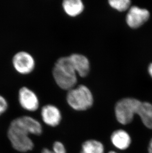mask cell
I'll return each instance as SVG.
<instances>
[{"mask_svg":"<svg viewBox=\"0 0 152 153\" xmlns=\"http://www.w3.org/2000/svg\"><path fill=\"white\" fill-rule=\"evenodd\" d=\"M137 114L140 116L144 124L152 129V105L149 102H141Z\"/></svg>","mask_w":152,"mask_h":153,"instance_id":"cell-12","label":"cell"},{"mask_svg":"<svg viewBox=\"0 0 152 153\" xmlns=\"http://www.w3.org/2000/svg\"><path fill=\"white\" fill-rule=\"evenodd\" d=\"M66 100L74 110L86 111L93 104V96L91 90L86 85H80L68 91Z\"/></svg>","mask_w":152,"mask_h":153,"instance_id":"cell-3","label":"cell"},{"mask_svg":"<svg viewBox=\"0 0 152 153\" xmlns=\"http://www.w3.org/2000/svg\"><path fill=\"white\" fill-rule=\"evenodd\" d=\"M141 102L139 100L130 98L120 100L115 106L117 120L123 125L131 123L134 119V116L137 114Z\"/></svg>","mask_w":152,"mask_h":153,"instance_id":"cell-4","label":"cell"},{"mask_svg":"<svg viewBox=\"0 0 152 153\" xmlns=\"http://www.w3.org/2000/svg\"><path fill=\"white\" fill-rule=\"evenodd\" d=\"M62 6L65 13L71 17L79 16L85 9L83 2L80 0H64Z\"/></svg>","mask_w":152,"mask_h":153,"instance_id":"cell-10","label":"cell"},{"mask_svg":"<svg viewBox=\"0 0 152 153\" xmlns=\"http://www.w3.org/2000/svg\"><path fill=\"white\" fill-rule=\"evenodd\" d=\"M149 72L150 74L152 77V64H151L149 67Z\"/></svg>","mask_w":152,"mask_h":153,"instance_id":"cell-19","label":"cell"},{"mask_svg":"<svg viewBox=\"0 0 152 153\" xmlns=\"http://www.w3.org/2000/svg\"><path fill=\"white\" fill-rule=\"evenodd\" d=\"M55 153H66V149L61 142L56 141L53 145V151Z\"/></svg>","mask_w":152,"mask_h":153,"instance_id":"cell-15","label":"cell"},{"mask_svg":"<svg viewBox=\"0 0 152 153\" xmlns=\"http://www.w3.org/2000/svg\"><path fill=\"white\" fill-rule=\"evenodd\" d=\"M80 153H104V147L97 140H87L82 145Z\"/></svg>","mask_w":152,"mask_h":153,"instance_id":"cell-13","label":"cell"},{"mask_svg":"<svg viewBox=\"0 0 152 153\" xmlns=\"http://www.w3.org/2000/svg\"><path fill=\"white\" fill-rule=\"evenodd\" d=\"M69 56L76 74L82 77L87 76L90 72V62L86 56L80 53H75Z\"/></svg>","mask_w":152,"mask_h":153,"instance_id":"cell-8","label":"cell"},{"mask_svg":"<svg viewBox=\"0 0 152 153\" xmlns=\"http://www.w3.org/2000/svg\"><path fill=\"white\" fill-rule=\"evenodd\" d=\"M12 65L16 72L22 75H27L33 72L36 62L32 55L24 51L17 52L12 58Z\"/></svg>","mask_w":152,"mask_h":153,"instance_id":"cell-5","label":"cell"},{"mask_svg":"<svg viewBox=\"0 0 152 153\" xmlns=\"http://www.w3.org/2000/svg\"><path fill=\"white\" fill-rule=\"evenodd\" d=\"M42 132V126L39 121L29 116H22L12 121L7 131V136L15 150L26 152L34 147L29 135H39Z\"/></svg>","mask_w":152,"mask_h":153,"instance_id":"cell-1","label":"cell"},{"mask_svg":"<svg viewBox=\"0 0 152 153\" xmlns=\"http://www.w3.org/2000/svg\"><path fill=\"white\" fill-rule=\"evenodd\" d=\"M42 153H55L52 151L48 149H44L42 151Z\"/></svg>","mask_w":152,"mask_h":153,"instance_id":"cell-17","label":"cell"},{"mask_svg":"<svg viewBox=\"0 0 152 153\" xmlns=\"http://www.w3.org/2000/svg\"><path fill=\"white\" fill-rule=\"evenodd\" d=\"M55 82L62 89L69 91L76 87L77 74L69 56H63L57 60L52 69Z\"/></svg>","mask_w":152,"mask_h":153,"instance_id":"cell-2","label":"cell"},{"mask_svg":"<svg viewBox=\"0 0 152 153\" xmlns=\"http://www.w3.org/2000/svg\"><path fill=\"white\" fill-rule=\"evenodd\" d=\"M149 153H152V139L151 141L150 142L149 146Z\"/></svg>","mask_w":152,"mask_h":153,"instance_id":"cell-18","label":"cell"},{"mask_svg":"<svg viewBox=\"0 0 152 153\" xmlns=\"http://www.w3.org/2000/svg\"><path fill=\"white\" fill-rule=\"evenodd\" d=\"M8 102L4 96L0 95V116L6 112L8 108Z\"/></svg>","mask_w":152,"mask_h":153,"instance_id":"cell-16","label":"cell"},{"mask_svg":"<svg viewBox=\"0 0 152 153\" xmlns=\"http://www.w3.org/2000/svg\"><path fill=\"white\" fill-rule=\"evenodd\" d=\"M109 153H117L116 152H114V151H111V152H109Z\"/></svg>","mask_w":152,"mask_h":153,"instance_id":"cell-20","label":"cell"},{"mask_svg":"<svg viewBox=\"0 0 152 153\" xmlns=\"http://www.w3.org/2000/svg\"><path fill=\"white\" fill-rule=\"evenodd\" d=\"M18 98L22 108L27 111H36L39 108V101L37 95L27 87H21L19 89Z\"/></svg>","mask_w":152,"mask_h":153,"instance_id":"cell-6","label":"cell"},{"mask_svg":"<svg viewBox=\"0 0 152 153\" xmlns=\"http://www.w3.org/2000/svg\"><path fill=\"white\" fill-rule=\"evenodd\" d=\"M108 4L111 7L119 12H124L127 10L131 5L129 0H110Z\"/></svg>","mask_w":152,"mask_h":153,"instance_id":"cell-14","label":"cell"},{"mask_svg":"<svg viewBox=\"0 0 152 153\" xmlns=\"http://www.w3.org/2000/svg\"><path fill=\"white\" fill-rule=\"evenodd\" d=\"M111 139L113 144L120 150H125L131 145V137L125 130H116L112 133Z\"/></svg>","mask_w":152,"mask_h":153,"instance_id":"cell-11","label":"cell"},{"mask_svg":"<svg viewBox=\"0 0 152 153\" xmlns=\"http://www.w3.org/2000/svg\"><path fill=\"white\" fill-rule=\"evenodd\" d=\"M41 116L44 122L52 127L58 125L61 120V111L58 107L52 105L44 106L41 111Z\"/></svg>","mask_w":152,"mask_h":153,"instance_id":"cell-9","label":"cell"},{"mask_svg":"<svg viewBox=\"0 0 152 153\" xmlns=\"http://www.w3.org/2000/svg\"><path fill=\"white\" fill-rule=\"evenodd\" d=\"M149 16V12L146 9L134 6L129 9L126 15V23L130 27L137 28L146 22Z\"/></svg>","mask_w":152,"mask_h":153,"instance_id":"cell-7","label":"cell"}]
</instances>
